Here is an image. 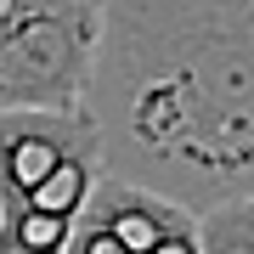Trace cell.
Masks as SVG:
<instances>
[{"label": "cell", "instance_id": "obj_1", "mask_svg": "<svg viewBox=\"0 0 254 254\" xmlns=\"http://www.w3.org/2000/svg\"><path fill=\"white\" fill-rule=\"evenodd\" d=\"M79 113L113 181L192 220L254 203V0H108Z\"/></svg>", "mask_w": 254, "mask_h": 254}, {"label": "cell", "instance_id": "obj_2", "mask_svg": "<svg viewBox=\"0 0 254 254\" xmlns=\"http://www.w3.org/2000/svg\"><path fill=\"white\" fill-rule=\"evenodd\" d=\"M102 181L85 113L0 119V254H68Z\"/></svg>", "mask_w": 254, "mask_h": 254}, {"label": "cell", "instance_id": "obj_3", "mask_svg": "<svg viewBox=\"0 0 254 254\" xmlns=\"http://www.w3.org/2000/svg\"><path fill=\"white\" fill-rule=\"evenodd\" d=\"M108 0H6L0 6V119L79 113L91 91Z\"/></svg>", "mask_w": 254, "mask_h": 254}, {"label": "cell", "instance_id": "obj_4", "mask_svg": "<svg viewBox=\"0 0 254 254\" xmlns=\"http://www.w3.org/2000/svg\"><path fill=\"white\" fill-rule=\"evenodd\" d=\"M68 254H209V249H203V226L187 209L102 175L68 237Z\"/></svg>", "mask_w": 254, "mask_h": 254}, {"label": "cell", "instance_id": "obj_5", "mask_svg": "<svg viewBox=\"0 0 254 254\" xmlns=\"http://www.w3.org/2000/svg\"><path fill=\"white\" fill-rule=\"evenodd\" d=\"M209 254H254V203H232L198 220Z\"/></svg>", "mask_w": 254, "mask_h": 254}, {"label": "cell", "instance_id": "obj_6", "mask_svg": "<svg viewBox=\"0 0 254 254\" xmlns=\"http://www.w3.org/2000/svg\"><path fill=\"white\" fill-rule=\"evenodd\" d=\"M0 6H6V0H0Z\"/></svg>", "mask_w": 254, "mask_h": 254}]
</instances>
